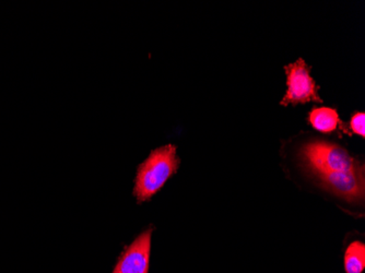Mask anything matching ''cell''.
Wrapping results in <instances>:
<instances>
[{
	"instance_id": "8992f818",
	"label": "cell",
	"mask_w": 365,
	"mask_h": 273,
	"mask_svg": "<svg viewBox=\"0 0 365 273\" xmlns=\"http://www.w3.org/2000/svg\"><path fill=\"white\" fill-rule=\"evenodd\" d=\"M365 268V245L360 241L354 242L344 254V269L346 273H362Z\"/></svg>"
},
{
	"instance_id": "7a4b0ae2",
	"label": "cell",
	"mask_w": 365,
	"mask_h": 273,
	"mask_svg": "<svg viewBox=\"0 0 365 273\" xmlns=\"http://www.w3.org/2000/svg\"><path fill=\"white\" fill-rule=\"evenodd\" d=\"M180 163L176 145H167L153 150L137 170L134 196L138 203L150 200L160 192L168 180L178 172Z\"/></svg>"
},
{
	"instance_id": "6da1fadb",
	"label": "cell",
	"mask_w": 365,
	"mask_h": 273,
	"mask_svg": "<svg viewBox=\"0 0 365 273\" xmlns=\"http://www.w3.org/2000/svg\"><path fill=\"white\" fill-rule=\"evenodd\" d=\"M301 166L324 190L346 202H363L364 163L338 143L312 139L297 152Z\"/></svg>"
},
{
	"instance_id": "52a82bcc",
	"label": "cell",
	"mask_w": 365,
	"mask_h": 273,
	"mask_svg": "<svg viewBox=\"0 0 365 273\" xmlns=\"http://www.w3.org/2000/svg\"><path fill=\"white\" fill-rule=\"evenodd\" d=\"M350 133L361 135L362 138L365 137V114L363 112H358L352 115L351 120L349 124Z\"/></svg>"
},
{
	"instance_id": "5b68a950",
	"label": "cell",
	"mask_w": 365,
	"mask_h": 273,
	"mask_svg": "<svg viewBox=\"0 0 365 273\" xmlns=\"http://www.w3.org/2000/svg\"><path fill=\"white\" fill-rule=\"evenodd\" d=\"M309 124L319 133H331L341 129L342 133L351 135L348 126L342 122L336 108H317L309 114Z\"/></svg>"
},
{
	"instance_id": "3957f363",
	"label": "cell",
	"mask_w": 365,
	"mask_h": 273,
	"mask_svg": "<svg viewBox=\"0 0 365 273\" xmlns=\"http://www.w3.org/2000/svg\"><path fill=\"white\" fill-rule=\"evenodd\" d=\"M287 75V92L281 100V105L289 104H304L309 102L322 103L319 96V87L312 78L311 68L303 61L297 59L295 63H289L284 67Z\"/></svg>"
},
{
	"instance_id": "277c9868",
	"label": "cell",
	"mask_w": 365,
	"mask_h": 273,
	"mask_svg": "<svg viewBox=\"0 0 365 273\" xmlns=\"http://www.w3.org/2000/svg\"><path fill=\"white\" fill-rule=\"evenodd\" d=\"M153 229L145 230L120 254L113 273H148Z\"/></svg>"
}]
</instances>
